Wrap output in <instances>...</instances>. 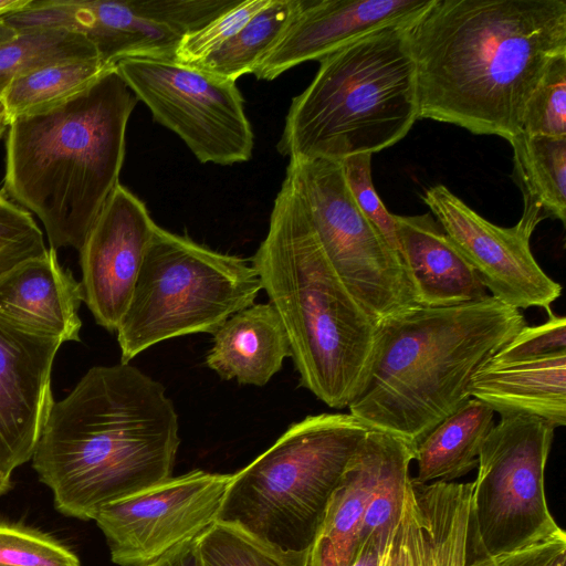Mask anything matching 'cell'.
<instances>
[{
  "label": "cell",
  "mask_w": 566,
  "mask_h": 566,
  "mask_svg": "<svg viewBox=\"0 0 566 566\" xmlns=\"http://www.w3.org/2000/svg\"><path fill=\"white\" fill-rule=\"evenodd\" d=\"M407 33L418 117L510 140L544 73L566 55V1L434 0Z\"/></svg>",
  "instance_id": "cell-1"
},
{
  "label": "cell",
  "mask_w": 566,
  "mask_h": 566,
  "mask_svg": "<svg viewBox=\"0 0 566 566\" xmlns=\"http://www.w3.org/2000/svg\"><path fill=\"white\" fill-rule=\"evenodd\" d=\"M178 431L159 381L130 363L95 366L54 401L32 467L60 513L94 520L104 505L171 478Z\"/></svg>",
  "instance_id": "cell-2"
},
{
  "label": "cell",
  "mask_w": 566,
  "mask_h": 566,
  "mask_svg": "<svg viewBox=\"0 0 566 566\" xmlns=\"http://www.w3.org/2000/svg\"><path fill=\"white\" fill-rule=\"evenodd\" d=\"M525 325L520 310L492 296L443 307L415 305L381 319L349 413L415 448L471 398L472 376Z\"/></svg>",
  "instance_id": "cell-3"
},
{
  "label": "cell",
  "mask_w": 566,
  "mask_h": 566,
  "mask_svg": "<svg viewBox=\"0 0 566 566\" xmlns=\"http://www.w3.org/2000/svg\"><path fill=\"white\" fill-rule=\"evenodd\" d=\"M137 102L114 66L69 99L11 119L4 190L42 221L51 249L80 250L119 184Z\"/></svg>",
  "instance_id": "cell-4"
},
{
  "label": "cell",
  "mask_w": 566,
  "mask_h": 566,
  "mask_svg": "<svg viewBox=\"0 0 566 566\" xmlns=\"http://www.w3.org/2000/svg\"><path fill=\"white\" fill-rule=\"evenodd\" d=\"M252 265L287 334L301 385L331 408L348 407L366 379L377 324L329 263L286 178Z\"/></svg>",
  "instance_id": "cell-5"
},
{
  "label": "cell",
  "mask_w": 566,
  "mask_h": 566,
  "mask_svg": "<svg viewBox=\"0 0 566 566\" xmlns=\"http://www.w3.org/2000/svg\"><path fill=\"white\" fill-rule=\"evenodd\" d=\"M407 27L382 28L321 59L291 103L277 150L290 159L340 161L401 140L419 118Z\"/></svg>",
  "instance_id": "cell-6"
},
{
  "label": "cell",
  "mask_w": 566,
  "mask_h": 566,
  "mask_svg": "<svg viewBox=\"0 0 566 566\" xmlns=\"http://www.w3.org/2000/svg\"><path fill=\"white\" fill-rule=\"evenodd\" d=\"M368 429L350 413L293 423L266 451L231 474L216 521L284 551H308L329 501Z\"/></svg>",
  "instance_id": "cell-7"
},
{
  "label": "cell",
  "mask_w": 566,
  "mask_h": 566,
  "mask_svg": "<svg viewBox=\"0 0 566 566\" xmlns=\"http://www.w3.org/2000/svg\"><path fill=\"white\" fill-rule=\"evenodd\" d=\"M261 290L252 263L157 226L116 331L120 361L163 340L213 334Z\"/></svg>",
  "instance_id": "cell-8"
},
{
  "label": "cell",
  "mask_w": 566,
  "mask_h": 566,
  "mask_svg": "<svg viewBox=\"0 0 566 566\" xmlns=\"http://www.w3.org/2000/svg\"><path fill=\"white\" fill-rule=\"evenodd\" d=\"M285 178L329 263L376 324L417 305L400 258L356 205L340 161L290 159Z\"/></svg>",
  "instance_id": "cell-9"
},
{
  "label": "cell",
  "mask_w": 566,
  "mask_h": 566,
  "mask_svg": "<svg viewBox=\"0 0 566 566\" xmlns=\"http://www.w3.org/2000/svg\"><path fill=\"white\" fill-rule=\"evenodd\" d=\"M555 428L530 415L501 416L485 437L472 481L470 524L493 558L559 528L544 489Z\"/></svg>",
  "instance_id": "cell-10"
},
{
  "label": "cell",
  "mask_w": 566,
  "mask_h": 566,
  "mask_svg": "<svg viewBox=\"0 0 566 566\" xmlns=\"http://www.w3.org/2000/svg\"><path fill=\"white\" fill-rule=\"evenodd\" d=\"M114 66L154 119L200 163L227 166L251 158L254 136L235 82L169 59L128 57Z\"/></svg>",
  "instance_id": "cell-11"
},
{
  "label": "cell",
  "mask_w": 566,
  "mask_h": 566,
  "mask_svg": "<svg viewBox=\"0 0 566 566\" xmlns=\"http://www.w3.org/2000/svg\"><path fill=\"white\" fill-rule=\"evenodd\" d=\"M239 0H31L3 17L18 33L63 28L83 33L111 65L128 57L175 60L181 39Z\"/></svg>",
  "instance_id": "cell-12"
},
{
  "label": "cell",
  "mask_w": 566,
  "mask_h": 566,
  "mask_svg": "<svg viewBox=\"0 0 566 566\" xmlns=\"http://www.w3.org/2000/svg\"><path fill=\"white\" fill-rule=\"evenodd\" d=\"M231 474L193 470L104 505L94 521L112 560L146 566L216 518Z\"/></svg>",
  "instance_id": "cell-13"
},
{
  "label": "cell",
  "mask_w": 566,
  "mask_h": 566,
  "mask_svg": "<svg viewBox=\"0 0 566 566\" xmlns=\"http://www.w3.org/2000/svg\"><path fill=\"white\" fill-rule=\"evenodd\" d=\"M423 201L492 297L520 310L547 308L560 296V284L542 270L531 237L516 226L488 221L442 185L428 188Z\"/></svg>",
  "instance_id": "cell-14"
},
{
  "label": "cell",
  "mask_w": 566,
  "mask_h": 566,
  "mask_svg": "<svg viewBox=\"0 0 566 566\" xmlns=\"http://www.w3.org/2000/svg\"><path fill=\"white\" fill-rule=\"evenodd\" d=\"M156 228L145 203L118 184L78 250L83 302L108 332L127 310Z\"/></svg>",
  "instance_id": "cell-15"
},
{
  "label": "cell",
  "mask_w": 566,
  "mask_h": 566,
  "mask_svg": "<svg viewBox=\"0 0 566 566\" xmlns=\"http://www.w3.org/2000/svg\"><path fill=\"white\" fill-rule=\"evenodd\" d=\"M63 343L0 318V471L32 459L54 403L51 373Z\"/></svg>",
  "instance_id": "cell-16"
},
{
  "label": "cell",
  "mask_w": 566,
  "mask_h": 566,
  "mask_svg": "<svg viewBox=\"0 0 566 566\" xmlns=\"http://www.w3.org/2000/svg\"><path fill=\"white\" fill-rule=\"evenodd\" d=\"M434 0H303L279 42L258 63L256 78L272 81L287 70L321 60L390 25H409Z\"/></svg>",
  "instance_id": "cell-17"
},
{
  "label": "cell",
  "mask_w": 566,
  "mask_h": 566,
  "mask_svg": "<svg viewBox=\"0 0 566 566\" xmlns=\"http://www.w3.org/2000/svg\"><path fill=\"white\" fill-rule=\"evenodd\" d=\"M82 302L81 283L51 248L0 277V318L62 343L80 342Z\"/></svg>",
  "instance_id": "cell-18"
},
{
  "label": "cell",
  "mask_w": 566,
  "mask_h": 566,
  "mask_svg": "<svg viewBox=\"0 0 566 566\" xmlns=\"http://www.w3.org/2000/svg\"><path fill=\"white\" fill-rule=\"evenodd\" d=\"M394 218L400 260L417 305L443 307L491 296L431 213Z\"/></svg>",
  "instance_id": "cell-19"
},
{
  "label": "cell",
  "mask_w": 566,
  "mask_h": 566,
  "mask_svg": "<svg viewBox=\"0 0 566 566\" xmlns=\"http://www.w3.org/2000/svg\"><path fill=\"white\" fill-rule=\"evenodd\" d=\"M469 395L500 416L530 415L555 429L566 424V352L538 359L486 361L472 376Z\"/></svg>",
  "instance_id": "cell-20"
},
{
  "label": "cell",
  "mask_w": 566,
  "mask_h": 566,
  "mask_svg": "<svg viewBox=\"0 0 566 566\" xmlns=\"http://www.w3.org/2000/svg\"><path fill=\"white\" fill-rule=\"evenodd\" d=\"M389 438L382 431L367 432L329 501L307 566H348L352 562Z\"/></svg>",
  "instance_id": "cell-21"
},
{
  "label": "cell",
  "mask_w": 566,
  "mask_h": 566,
  "mask_svg": "<svg viewBox=\"0 0 566 566\" xmlns=\"http://www.w3.org/2000/svg\"><path fill=\"white\" fill-rule=\"evenodd\" d=\"M291 357L287 334L271 303L252 304L214 333L206 363L221 378L264 386Z\"/></svg>",
  "instance_id": "cell-22"
},
{
  "label": "cell",
  "mask_w": 566,
  "mask_h": 566,
  "mask_svg": "<svg viewBox=\"0 0 566 566\" xmlns=\"http://www.w3.org/2000/svg\"><path fill=\"white\" fill-rule=\"evenodd\" d=\"M509 143L513 149L514 179L523 195V213L515 224L532 237L544 219H566V137L520 132Z\"/></svg>",
  "instance_id": "cell-23"
},
{
  "label": "cell",
  "mask_w": 566,
  "mask_h": 566,
  "mask_svg": "<svg viewBox=\"0 0 566 566\" xmlns=\"http://www.w3.org/2000/svg\"><path fill=\"white\" fill-rule=\"evenodd\" d=\"M494 411L470 398L438 423L415 448L416 484L452 482L478 467L481 446L494 423Z\"/></svg>",
  "instance_id": "cell-24"
},
{
  "label": "cell",
  "mask_w": 566,
  "mask_h": 566,
  "mask_svg": "<svg viewBox=\"0 0 566 566\" xmlns=\"http://www.w3.org/2000/svg\"><path fill=\"white\" fill-rule=\"evenodd\" d=\"M302 3L303 0H270L233 38L192 67L232 82L253 73L284 34Z\"/></svg>",
  "instance_id": "cell-25"
},
{
  "label": "cell",
  "mask_w": 566,
  "mask_h": 566,
  "mask_svg": "<svg viewBox=\"0 0 566 566\" xmlns=\"http://www.w3.org/2000/svg\"><path fill=\"white\" fill-rule=\"evenodd\" d=\"M412 485L426 517L431 566H465L472 482Z\"/></svg>",
  "instance_id": "cell-26"
},
{
  "label": "cell",
  "mask_w": 566,
  "mask_h": 566,
  "mask_svg": "<svg viewBox=\"0 0 566 566\" xmlns=\"http://www.w3.org/2000/svg\"><path fill=\"white\" fill-rule=\"evenodd\" d=\"M92 59L101 56L83 33L63 28L18 32L0 44V96L20 76L61 63Z\"/></svg>",
  "instance_id": "cell-27"
},
{
  "label": "cell",
  "mask_w": 566,
  "mask_h": 566,
  "mask_svg": "<svg viewBox=\"0 0 566 566\" xmlns=\"http://www.w3.org/2000/svg\"><path fill=\"white\" fill-rule=\"evenodd\" d=\"M114 65L102 59L72 61L20 76L9 84L0 99L10 119L62 103L87 88Z\"/></svg>",
  "instance_id": "cell-28"
},
{
  "label": "cell",
  "mask_w": 566,
  "mask_h": 566,
  "mask_svg": "<svg viewBox=\"0 0 566 566\" xmlns=\"http://www.w3.org/2000/svg\"><path fill=\"white\" fill-rule=\"evenodd\" d=\"M205 566H307L308 551H284L243 528L214 521L199 535Z\"/></svg>",
  "instance_id": "cell-29"
},
{
  "label": "cell",
  "mask_w": 566,
  "mask_h": 566,
  "mask_svg": "<svg viewBox=\"0 0 566 566\" xmlns=\"http://www.w3.org/2000/svg\"><path fill=\"white\" fill-rule=\"evenodd\" d=\"M521 132L566 137V55L552 62L533 91L525 106Z\"/></svg>",
  "instance_id": "cell-30"
},
{
  "label": "cell",
  "mask_w": 566,
  "mask_h": 566,
  "mask_svg": "<svg viewBox=\"0 0 566 566\" xmlns=\"http://www.w3.org/2000/svg\"><path fill=\"white\" fill-rule=\"evenodd\" d=\"M377 566H431L426 517L411 480L405 492L400 515Z\"/></svg>",
  "instance_id": "cell-31"
},
{
  "label": "cell",
  "mask_w": 566,
  "mask_h": 566,
  "mask_svg": "<svg viewBox=\"0 0 566 566\" xmlns=\"http://www.w3.org/2000/svg\"><path fill=\"white\" fill-rule=\"evenodd\" d=\"M0 566H81L67 547L41 532L0 523Z\"/></svg>",
  "instance_id": "cell-32"
},
{
  "label": "cell",
  "mask_w": 566,
  "mask_h": 566,
  "mask_svg": "<svg viewBox=\"0 0 566 566\" xmlns=\"http://www.w3.org/2000/svg\"><path fill=\"white\" fill-rule=\"evenodd\" d=\"M270 0H243L226 10L201 29L186 34L175 60L192 66L233 38Z\"/></svg>",
  "instance_id": "cell-33"
},
{
  "label": "cell",
  "mask_w": 566,
  "mask_h": 566,
  "mask_svg": "<svg viewBox=\"0 0 566 566\" xmlns=\"http://www.w3.org/2000/svg\"><path fill=\"white\" fill-rule=\"evenodd\" d=\"M46 251L43 232L31 213L0 193V277Z\"/></svg>",
  "instance_id": "cell-34"
},
{
  "label": "cell",
  "mask_w": 566,
  "mask_h": 566,
  "mask_svg": "<svg viewBox=\"0 0 566 566\" xmlns=\"http://www.w3.org/2000/svg\"><path fill=\"white\" fill-rule=\"evenodd\" d=\"M340 164L356 205L400 258L394 214L385 208L373 184L371 154L352 155L342 159Z\"/></svg>",
  "instance_id": "cell-35"
},
{
  "label": "cell",
  "mask_w": 566,
  "mask_h": 566,
  "mask_svg": "<svg viewBox=\"0 0 566 566\" xmlns=\"http://www.w3.org/2000/svg\"><path fill=\"white\" fill-rule=\"evenodd\" d=\"M548 318L541 325H525L490 359L492 363H511L538 359L566 352V318L545 308Z\"/></svg>",
  "instance_id": "cell-36"
},
{
  "label": "cell",
  "mask_w": 566,
  "mask_h": 566,
  "mask_svg": "<svg viewBox=\"0 0 566 566\" xmlns=\"http://www.w3.org/2000/svg\"><path fill=\"white\" fill-rule=\"evenodd\" d=\"M485 566H566V534L563 528L515 551L486 557Z\"/></svg>",
  "instance_id": "cell-37"
},
{
  "label": "cell",
  "mask_w": 566,
  "mask_h": 566,
  "mask_svg": "<svg viewBox=\"0 0 566 566\" xmlns=\"http://www.w3.org/2000/svg\"><path fill=\"white\" fill-rule=\"evenodd\" d=\"M199 535L178 544L146 566H205Z\"/></svg>",
  "instance_id": "cell-38"
},
{
  "label": "cell",
  "mask_w": 566,
  "mask_h": 566,
  "mask_svg": "<svg viewBox=\"0 0 566 566\" xmlns=\"http://www.w3.org/2000/svg\"><path fill=\"white\" fill-rule=\"evenodd\" d=\"M486 557L488 556L482 552L476 542L475 534L469 520L465 566H485Z\"/></svg>",
  "instance_id": "cell-39"
},
{
  "label": "cell",
  "mask_w": 566,
  "mask_h": 566,
  "mask_svg": "<svg viewBox=\"0 0 566 566\" xmlns=\"http://www.w3.org/2000/svg\"><path fill=\"white\" fill-rule=\"evenodd\" d=\"M31 0H0V15L23 9Z\"/></svg>",
  "instance_id": "cell-40"
},
{
  "label": "cell",
  "mask_w": 566,
  "mask_h": 566,
  "mask_svg": "<svg viewBox=\"0 0 566 566\" xmlns=\"http://www.w3.org/2000/svg\"><path fill=\"white\" fill-rule=\"evenodd\" d=\"M17 32L4 21L3 15H0V44L11 40Z\"/></svg>",
  "instance_id": "cell-41"
},
{
  "label": "cell",
  "mask_w": 566,
  "mask_h": 566,
  "mask_svg": "<svg viewBox=\"0 0 566 566\" xmlns=\"http://www.w3.org/2000/svg\"><path fill=\"white\" fill-rule=\"evenodd\" d=\"M10 122L7 109L0 99V137L9 129Z\"/></svg>",
  "instance_id": "cell-42"
},
{
  "label": "cell",
  "mask_w": 566,
  "mask_h": 566,
  "mask_svg": "<svg viewBox=\"0 0 566 566\" xmlns=\"http://www.w3.org/2000/svg\"><path fill=\"white\" fill-rule=\"evenodd\" d=\"M10 476L11 475H8L0 471V496L11 488Z\"/></svg>",
  "instance_id": "cell-43"
}]
</instances>
